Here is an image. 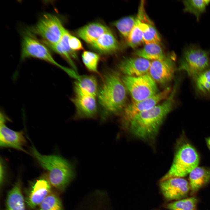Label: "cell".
<instances>
[{
  "instance_id": "obj_14",
  "label": "cell",
  "mask_w": 210,
  "mask_h": 210,
  "mask_svg": "<svg viewBox=\"0 0 210 210\" xmlns=\"http://www.w3.org/2000/svg\"><path fill=\"white\" fill-rule=\"evenodd\" d=\"M151 62L142 58H125L118 65L120 71L125 76H139L148 74Z\"/></svg>"
},
{
  "instance_id": "obj_11",
  "label": "cell",
  "mask_w": 210,
  "mask_h": 210,
  "mask_svg": "<svg viewBox=\"0 0 210 210\" xmlns=\"http://www.w3.org/2000/svg\"><path fill=\"white\" fill-rule=\"evenodd\" d=\"M7 118L1 112L0 114V146L9 147L28 153L24 148L27 141L22 131H16L8 127L6 125Z\"/></svg>"
},
{
  "instance_id": "obj_30",
  "label": "cell",
  "mask_w": 210,
  "mask_h": 210,
  "mask_svg": "<svg viewBox=\"0 0 210 210\" xmlns=\"http://www.w3.org/2000/svg\"><path fill=\"white\" fill-rule=\"evenodd\" d=\"M136 17L135 24L127 40L128 45L133 48L136 47L144 42L143 32L138 18L136 16Z\"/></svg>"
},
{
  "instance_id": "obj_15",
  "label": "cell",
  "mask_w": 210,
  "mask_h": 210,
  "mask_svg": "<svg viewBox=\"0 0 210 210\" xmlns=\"http://www.w3.org/2000/svg\"><path fill=\"white\" fill-rule=\"evenodd\" d=\"M51 185L48 176L47 177L43 176L37 180L27 197L26 202L28 206L32 209L38 206L51 192Z\"/></svg>"
},
{
  "instance_id": "obj_21",
  "label": "cell",
  "mask_w": 210,
  "mask_h": 210,
  "mask_svg": "<svg viewBox=\"0 0 210 210\" xmlns=\"http://www.w3.org/2000/svg\"><path fill=\"white\" fill-rule=\"evenodd\" d=\"M137 16L139 24L143 32L144 42L146 44H159L160 38L158 32L147 15L139 14Z\"/></svg>"
},
{
  "instance_id": "obj_17",
  "label": "cell",
  "mask_w": 210,
  "mask_h": 210,
  "mask_svg": "<svg viewBox=\"0 0 210 210\" xmlns=\"http://www.w3.org/2000/svg\"><path fill=\"white\" fill-rule=\"evenodd\" d=\"M97 80L92 75L80 76L74 82L75 95L97 96L99 89Z\"/></svg>"
},
{
  "instance_id": "obj_27",
  "label": "cell",
  "mask_w": 210,
  "mask_h": 210,
  "mask_svg": "<svg viewBox=\"0 0 210 210\" xmlns=\"http://www.w3.org/2000/svg\"><path fill=\"white\" fill-rule=\"evenodd\" d=\"M38 210H63L58 196L51 192L38 206Z\"/></svg>"
},
{
  "instance_id": "obj_16",
  "label": "cell",
  "mask_w": 210,
  "mask_h": 210,
  "mask_svg": "<svg viewBox=\"0 0 210 210\" xmlns=\"http://www.w3.org/2000/svg\"><path fill=\"white\" fill-rule=\"evenodd\" d=\"M71 34L65 29L60 41L54 44L45 43L53 51L60 55L69 64L73 69L77 72V68L72 59H76L77 55L75 51L70 48L69 44V39Z\"/></svg>"
},
{
  "instance_id": "obj_28",
  "label": "cell",
  "mask_w": 210,
  "mask_h": 210,
  "mask_svg": "<svg viewBox=\"0 0 210 210\" xmlns=\"http://www.w3.org/2000/svg\"><path fill=\"white\" fill-rule=\"evenodd\" d=\"M197 201L196 198L191 197L169 203L166 207L169 210H195Z\"/></svg>"
},
{
  "instance_id": "obj_33",
  "label": "cell",
  "mask_w": 210,
  "mask_h": 210,
  "mask_svg": "<svg viewBox=\"0 0 210 210\" xmlns=\"http://www.w3.org/2000/svg\"><path fill=\"white\" fill-rule=\"evenodd\" d=\"M206 141L208 146L210 149V137L206 139Z\"/></svg>"
},
{
  "instance_id": "obj_13",
  "label": "cell",
  "mask_w": 210,
  "mask_h": 210,
  "mask_svg": "<svg viewBox=\"0 0 210 210\" xmlns=\"http://www.w3.org/2000/svg\"><path fill=\"white\" fill-rule=\"evenodd\" d=\"M71 100L75 107V119L92 118L97 116L98 109L96 97L75 95Z\"/></svg>"
},
{
  "instance_id": "obj_31",
  "label": "cell",
  "mask_w": 210,
  "mask_h": 210,
  "mask_svg": "<svg viewBox=\"0 0 210 210\" xmlns=\"http://www.w3.org/2000/svg\"><path fill=\"white\" fill-rule=\"evenodd\" d=\"M69 42L70 48L74 51L83 49V47L80 41L77 38L71 34Z\"/></svg>"
},
{
  "instance_id": "obj_4",
  "label": "cell",
  "mask_w": 210,
  "mask_h": 210,
  "mask_svg": "<svg viewBox=\"0 0 210 210\" xmlns=\"http://www.w3.org/2000/svg\"><path fill=\"white\" fill-rule=\"evenodd\" d=\"M200 159L195 148L184 140L178 146L172 164L160 182L173 178L185 176L197 166Z\"/></svg>"
},
{
  "instance_id": "obj_24",
  "label": "cell",
  "mask_w": 210,
  "mask_h": 210,
  "mask_svg": "<svg viewBox=\"0 0 210 210\" xmlns=\"http://www.w3.org/2000/svg\"><path fill=\"white\" fill-rule=\"evenodd\" d=\"M182 2L184 6V11L193 14L199 21L201 15L210 4V0H185Z\"/></svg>"
},
{
  "instance_id": "obj_10",
  "label": "cell",
  "mask_w": 210,
  "mask_h": 210,
  "mask_svg": "<svg viewBox=\"0 0 210 210\" xmlns=\"http://www.w3.org/2000/svg\"><path fill=\"white\" fill-rule=\"evenodd\" d=\"M175 57L173 53L163 60L151 62L148 74L156 83L164 85L173 79L176 70Z\"/></svg>"
},
{
  "instance_id": "obj_25",
  "label": "cell",
  "mask_w": 210,
  "mask_h": 210,
  "mask_svg": "<svg viewBox=\"0 0 210 210\" xmlns=\"http://www.w3.org/2000/svg\"><path fill=\"white\" fill-rule=\"evenodd\" d=\"M195 90L203 96H210V67L202 72L193 80Z\"/></svg>"
},
{
  "instance_id": "obj_23",
  "label": "cell",
  "mask_w": 210,
  "mask_h": 210,
  "mask_svg": "<svg viewBox=\"0 0 210 210\" xmlns=\"http://www.w3.org/2000/svg\"><path fill=\"white\" fill-rule=\"evenodd\" d=\"M135 54L139 57L153 61L162 60L166 57L159 44L156 43L146 44L142 48L136 50Z\"/></svg>"
},
{
  "instance_id": "obj_29",
  "label": "cell",
  "mask_w": 210,
  "mask_h": 210,
  "mask_svg": "<svg viewBox=\"0 0 210 210\" xmlns=\"http://www.w3.org/2000/svg\"><path fill=\"white\" fill-rule=\"evenodd\" d=\"M83 63L86 68L90 71L99 75L98 67L99 57L94 52L84 51L82 55Z\"/></svg>"
},
{
  "instance_id": "obj_8",
  "label": "cell",
  "mask_w": 210,
  "mask_h": 210,
  "mask_svg": "<svg viewBox=\"0 0 210 210\" xmlns=\"http://www.w3.org/2000/svg\"><path fill=\"white\" fill-rule=\"evenodd\" d=\"M65 29L57 17L46 13L39 19L32 31L42 38L44 43L54 44L60 41Z\"/></svg>"
},
{
  "instance_id": "obj_18",
  "label": "cell",
  "mask_w": 210,
  "mask_h": 210,
  "mask_svg": "<svg viewBox=\"0 0 210 210\" xmlns=\"http://www.w3.org/2000/svg\"><path fill=\"white\" fill-rule=\"evenodd\" d=\"M109 30L108 28L102 24L92 23L79 28L76 33L78 37L91 45Z\"/></svg>"
},
{
  "instance_id": "obj_9",
  "label": "cell",
  "mask_w": 210,
  "mask_h": 210,
  "mask_svg": "<svg viewBox=\"0 0 210 210\" xmlns=\"http://www.w3.org/2000/svg\"><path fill=\"white\" fill-rule=\"evenodd\" d=\"M167 87L162 91L143 100L134 102L126 106L123 111L122 122L127 126L131 119L136 115L153 108L161 101L167 98L171 92Z\"/></svg>"
},
{
  "instance_id": "obj_22",
  "label": "cell",
  "mask_w": 210,
  "mask_h": 210,
  "mask_svg": "<svg viewBox=\"0 0 210 210\" xmlns=\"http://www.w3.org/2000/svg\"><path fill=\"white\" fill-rule=\"evenodd\" d=\"M6 210H26L20 183L18 182L9 192L6 202Z\"/></svg>"
},
{
  "instance_id": "obj_6",
  "label": "cell",
  "mask_w": 210,
  "mask_h": 210,
  "mask_svg": "<svg viewBox=\"0 0 210 210\" xmlns=\"http://www.w3.org/2000/svg\"><path fill=\"white\" fill-rule=\"evenodd\" d=\"M121 78L134 102L143 100L159 92L157 83L148 74L139 76H124Z\"/></svg>"
},
{
  "instance_id": "obj_5",
  "label": "cell",
  "mask_w": 210,
  "mask_h": 210,
  "mask_svg": "<svg viewBox=\"0 0 210 210\" xmlns=\"http://www.w3.org/2000/svg\"><path fill=\"white\" fill-rule=\"evenodd\" d=\"M210 67V51L191 45L184 49L178 69L185 72L193 80Z\"/></svg>"
},
{
  "instance_id": "obj_20",
  "label": "cell",
  "mask_w": 210,
  "mask_h": 210,
  "mask_svg": "<svg viewBox=\"0 0 210 210\" xmlns=\"http://www.w3.org/2000/svg\"><path fill=\"white\" fill-rule=\"evenodd\" d=\"M189 178L190 189L196 192L210 181V168L197 166L189 173Z\"/></svg>"
},
{
  "instance_id": "obj_2",
  "label": "cell",
  "mask_w": 210,
  "mask_h": 210,
  "mask_svg": "<svg viewBox=\"0 0 210 210\" xmlns=\"http://www.w3.org/2000/svg\"><path fill=\"white\" fill-rule=\"evenodd\" d=\"M102 79L97 97L102 120H105L123 111L126 106L127 91L121 77L116 71L106 72Z\"/></svg>"
},
{
  "instance_id": "obj_26",
  "label": "cell",
  "mask_w": 210,
  "mask_h": 210,
  "mask_svg": "<svg viewBox=\"0 0 210 210\" xmlns=\"http://www.w3.org/2000/svg\"><path fill=\"white\" fill-rule=\"evenodd\" d=\"M136 20V16H127L116 21L114 24L121 34L127 40L135 24Z\"/></svg>"
},
{
  "instance_id": "obj_12",
  "label": "cell",
  "mask_w": 210,
  "mask_h": 210,
  "mask_svg": "<svg viewBox=\"0 0 210 210\" xmlns=\"http://www.w3.org/2000/svg\"><path fill=\"white\" fill-rule=\"evenodd\" d=\"M160 187L164 196L168 200L185 197L190 189L188 181L182 178H171L160 181Z\"/></svg>"
},
{
  "instance_id": "obj_7",
  "label": "cell",
  "mask_w": 210,
  "mask_h": 210,
  "mask_svg": "<svg viewBox=\"0 0 210 210\" xmlns=\"http://www.w3.org/2000/svg\"><path fill=\"white\" fill-rule=\"evenodd\" d=\"M29 57L40 59L59 67L71 77H74L75 75L73 70L57 63L44 44L33 37L26 35L24 36L22 41L21 59L24 60Z\"/></svg>"
},
{
  "instance_id": "obj_1",
  "label": "cell",
  "mask_w": 210,
  "mask_h": 210,
  "mask_svg": "<svg viewBox=\"0 0 210 210\" xmlns=\"http://www.w3.org/2000/svg\"><path fill=\"white\" fill-rule=\"evenodd\" d=\"M176 89L175 84L168 97L162 103L134 116L127 126L131 133L143 139L153 138L164 119L173 109Z\"/></svg>"
},
{
  "instance_id": "obj_19",
  "label": "cell",
  "mask_w": 210,
  "mask_h": 210,
  "mask_svg": "<svg viewBox=\"0 0 210 210\" xmlns=\"http://www.w3.org/2000/svg\"><path fill=\"white\" fill-rule=\"evenodd\" d=\"M91 45L100 52L107 54L116 51L119 48L118 42L110 30L102 35Z\"/></svg>"
},
{
  "instance_id": "obj_32",
  "label": "cell",
  "mask_w": 210,
  "mask_h": 210,
  "mask_svg": "<svg viewBox=\"0 0 210 210\" xmlns=\"http://www.w3.org/2000/svg\"><path fill=\"white\" fill-rule=\"evenodd\" d=\"M0 180L1 185L3 183L4 180L5 175V164L3 160L1 158L0 160Z\"/></svg>"
},
{
  "instance_id": "obj_3",
  "label": "cell",
  "mask_w": 210,
  "mask_h": 210,
  "mask_svg": "<svg viewBox=\"0 0 210 210\" xmlns=\"http://www.w3.org/2000/svg\"><path fill=\"white\" fill-rule=\"evenodd\" d=\"M31 151L39 164L47 171L51 185L58 190H64L74 176L72 165L59 155L41 154L33 145L31 147Z\"/></svg>"
}]
</instances>
